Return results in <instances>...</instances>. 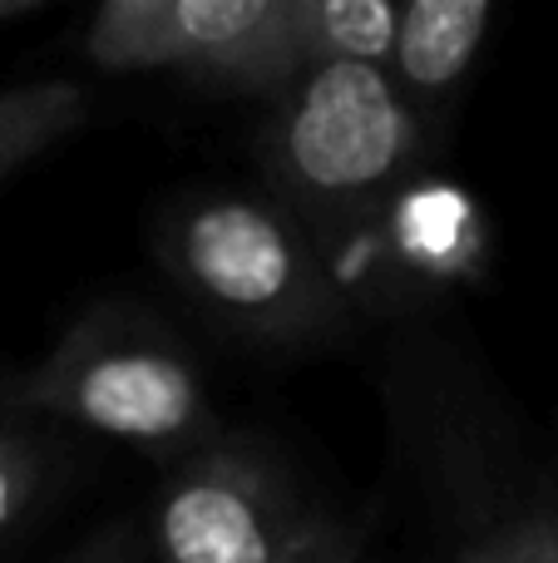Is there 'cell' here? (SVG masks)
<instances>
[{"mask_svg":"<svg viewBox=\"0 0 558 563\" xmlns=\"http://www.w3.org/2000/svg\"><path fill=\"white\" fill-rule=\"evenodd\" d=\"M322 529L282 505L267 470L223 445L188 455L148 519L154 563H312Z\"/></svg>","mask_w":558,"mask_h":563,"instance_id":"cell-5","label":"cell"},{"mask_svg":"<svg viewBox=\"0 0 558 563\" xmlns=\"http://www.w3.org/2000/svg\"><path fill=\"white\" fill-rule=\"evenodd\" d=\"M79 45L109 75H178L247 99L282 95L306 69L297 0H109Z\"/></svg>","mask_w":558,"mask_h":563,"instance_id":"cell-4","label":"cell"},{"mask_svg":"<svg viewBox=\"0 0 558 563\" xmlns=\"http://www.w3.org/2000/svg\"><path fill=\"white\" fill-rule=\"evenodd\" d=\"M395 10L391 0H297V40L306 65H391L395 45Z\"/></svg>","mask_w":558,"mask_h":563,"instance_id":"cell-8","label":"cell"},{"mask_svg":"<svg viewBox=\"0 0 558 563\" xmlns=\"http://www.w3.org/2000/svg\"><path fill=\"white\" fill-rule=\"evenodd\" d=\"M460 563H558V515H524L490 529Z\"/></svg>","mask_w":558,"mask_h":563,"instance_id":"cell-10","label":"cell"},{"mask_svg":"<svg viewBox=\"0 0 558 563\" xmlns=\"http://www.w3.org/2000/svg\"><path fill=\"white\" fill-rule=\"evenodd\" d=\"M312 563H356L351 554H342V549H332V544H322V554H316Z\"/></svg>","mask_w":558,"mask_h":563,"instance_id":"cell-13","label":"cell"},{"mask_svg":"<svg viewBox=\"0 0 558 563\" xmlns=\"http://www.w3.org/2000/svg\"><path fill=\"white\" fill-rule=\"evenodd\" d=\"M10 406L124 440L158 460L213 445L217 420L188 351L134 307H89L65 336L10 380Z\"/></svg>","mask_w":558,"mask_h":563,"instance_id":"cell-2","label":"cell"},{"mask_svg":"<svg viewBox=\"0 0 558 563\" xmlns=\"http://www.w3.org/2000/svg\"><path fill=\"white\" fill-rule=\"evenodd\" d=\"M35 10H40V0H0V25L20 15H35Z\"/></svg>","mask_w":558,"mask_h":563,"instance_id":"cell-12","label":"cell"},{"mask_svg":"<svg viewBox=\"0 0 558 563\" xmlns=\"http://www.w3.org/2000/svg\"><path fill=\"white\" fill-rule=\"evenodd\" d=\"M164 263L243 336L302 346L346 321V297L312 233L267 198L217 194L183 203L164 228Z\"/></svg>","mask_w":558,"mask_h":563,"instance_id":"cell-3","label":"cell"},{"mask_svg":"<svg viewBox=\"0 0 558 563\" xmlns=\"http://www.w3.org/2000/svg\"><path fill=\"white\" fill-rule=\"evenodd\" d=\"M490 25V0H405L395 10V45L386 75L411 99L415 114L465 85Z\"/></svg>","mask_w":558,"mask_h":563,"instance_id":"cell-6","label":"cell"},{"mask_svg":"<svg viewBox=\"0 0 558 563\" xmlns=\"http://www.w3.org/2000/svg\"><path fill=\"white\" fill-rule=\"evenodd\" d=\"M55 563H148V529L134 519H109Z\"/></svg>","mask_w":558,"mask_h":563,"instance_id":"cell-11","label":"cell"},{"mask_svg":"<svg viewBox=\"0 0 558 563\" xmlns=\"http://www.w3.org/2000/svg\"><path fill=\"white\" fill-rule=\"evenodd\" d=\"M49 479V450L35 430L0 420V539L25 519L40 485Z\"/></svg>","mask_w":558,"mask_h":563,"instance_id":"cell-9","label":"cell"},{"mask_svg":"<svg viewBox=\"0 0 558 563\" xmlns=\"http://www.w3.org/2000/svg\"><path fill=\"white\" fill-rule=\"evenodd\" d=\"M148 563H154V559H148Z\"/></svg>","mask_w":558,"mask_h":563,"instance_id":"cell-14","label":"cell"},{"mask_svg":"<svg viewBox=\"0 0 558 563\" xmlns=\"http://www.w3.org/2000/svg\"><path fill=\"white\" fill-rule=\"evenodd\" d=\"M263 168L297 223H371L421 158V114L376 65H306L267 99Z\"/></svg>","mask_w":558,"mask_h":563,"instance_id":"cell-1","label":"cell"},{"mask_svg":"<svg viewBox=\"0 0 558 563\" xmlns=\"http://www.w3.org/2000/svg\"><path fill=\"white\" fill-rule=\"evenodd\" d=\"M85 124L89 89L75 79H30L0 89V184Z\"/></svg>","mask_w":558,"mask_h":563,"instance_id":"cell-7","label":"cell"}]
</instances>
